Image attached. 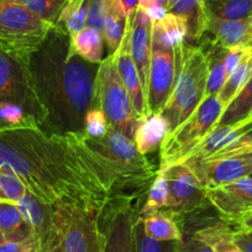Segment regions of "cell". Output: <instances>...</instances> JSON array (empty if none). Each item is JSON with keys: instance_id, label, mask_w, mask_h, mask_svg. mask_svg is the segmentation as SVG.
<instances>
[{"instance_id": "obj_1", "label": "cell", "mask_w": 252, "mask_h": 252, "mask_svg": "<svg viewBox=\"0 0 252 252\" xmlns=\"http://www.w3.org/2000/svg\"><path fill=\"white\" fill-rule=\"evenodd\" d=\"M0 164L10 167L29 192L51 207L101 213L119 193L118 181L86 141L84 132L37 127L0 130Z\"/></svg>"}, {"instance_id": "obj_2", "label": "cell", "mask_w": 252, "mask_h": 252, "mask_svg": "<svg viewBox=\"0 0 252 252\" xmlns=\"http://www.w3.org/2000/svg\"><path fill=\"white\" fill-rule=\"evenodd\" d=\"M69 37L52 30L40 50L31 57L30 71L38 96L47 110V121L57 124V132H83L87 111L96 108L95 77L79 56L61 58ZM69 50V48H68Z\"/></svg>"}, {"instance_id": "obj_3", "label": "cell", "mask_w": 252, "mask_h": 252, "mask_svg": "<svg viewBox=\"0 0 252 252\" xmlns=\"http://www.w3.org/2000/svg\"><path fill=\"white\" fill-rule=\"evenodd\" d=\"M86 141L113 172L121 197L136 199L149 190L158 168L137 151L131 139L109 126L103 137L86 136Z\"/></svg>"}, {"instance_id": "obj_4", "label": "cell", "mask_w": 252, "mask_h": 252, "mask_svg": "<svg viewBox=\"0 0 252 252\" xmlns=\"http://www.w3.org/2000/svg\"><path fill=\"white\" fill-rule=\"evenodd\" d=\"M174 61L173 89L161 111L162 116L168 121L171 131L192 115L205 98L209 76L207 55L199 45L182 42L174 48Z\"/></svg>"}, {"instance_id": "obj_5", "label": "cell", "mask_w": 252, "mask_h": 252, "mask_svg": "<svg viewBox=\"0 0 252 252\" xmlns=\"http://www.w3.org/2000/svg\"><path fill=\"white\" fill-rule=\"evenodd\" d=\"M55 30L16 1L0 6V51L25 66Z\"/></svg>"}, {"instance_id": "obj_6", "label": "cell", "mask_w": 252, "mask_h": 252, "mask_svg": "<svg viewBox=\"0 0 252 252\" xmlns=\"http://www.w3.org/2000/svg\"><path fill=\"white\" fill-rule=\"evenodd\" d=\"M222 110L224 105L218 95L205 96L192 115L164 137L159 147L158 171L183 162L187 155L214 129Z\"/></svg>"}, {"instance_id": "obj_7", "label": "cell", "mask_w": 252, "mask_h": 252, "mask_svg": "<svg viewBox=\"0 0 252 252\" xmlns=\"http://www.w3.org/2000/svg\"><path fill=\"white\" fill-rule=\"evenodd\" d=\"M96 108L101 109L109 126L129 139H134L139 119L129 93L116 69V53L108 55L98 66L95 77Z\"/></svg>"}, {"instance_id": "obj_8", "label": "cell", "mask_w": 252, "mask_h": 252, "mask_svg": "<svg viewBox=\"0 0 252 252\" xmlns=\"http://www.w3.org/2000/svg\"><path fill=\"white\" fill-rule=\"evenodd\" d=\"M55 222L62 252H104L98 213L56 205Z\"/></svg>"}, {"instance_id": "obj_9", "label": "cell", "mask_w": 252, "mask_h": 252, "mask_svg": "<svg viewBox=\"0 0 252 252\" xmlns=\"http://www.w3.org/2000/svg\"><path fill=\"white\" fill-rule=\"evenodd\" d=\"M0 101L21 105L37 118L41 126L47 123V110L38 96L30 66L18 62L3 51H0Z\"/></svg>"}, {"instance_id": "obj_10", "label": "cell", "mask_w": 252, "mask_h": 252, "mask_svg": "<svg viewBox=\"0 0 252 252\" xmlns=\"http://www.w3.org/2000/svg\"><path fill=\"white\" fill-rule=\"evenodd\" d=\"M135 199L115 197L99 213V229L103 235L104 252H134Z\"/></svg>"}, {"instance_id": "obj_11", "label": "cell", "mask_w": 252, "mask_h": 252, "mask_svg": "<svg viewBox=\"0 0 252 252\" xmlns=\"http://www.w3.org/2000/svg\"><path fill=\"white\" fill-rule=\"evenodd\" d=\"M176 77L174 48L152 41L151 62L146 93V116L161 113L173 89Z\"/></svg>"}, {"instance_id": "obj_12", "label": "cell", "mask_w": 252, "mask_h": 252, "mask_svg": "<svg viewBox=\"0 0 252 252\" xmlns=\"http://www.w3.org/2000/svg\"><path fill=\"white\" fill-rule=\"evenodd\" d=\"M163 172L169 187V208L176 214H188L205 204V188L193 169L184 162L173 164Z\"/></svg>"}, {"instance_id": "obj_13", "label": "cell", "mask_w": 252, "mask_h": 252, "mask_svg": "<svg viewBox=\"0 0 252 252\" xmlns=\"http://www.w3.org/2000/svg\"><path fill=\"white\" fill-rule=\"evenodd\" d=\"M205 197L222 221L239 226L244 218L252 213V177L205 188Z\"/></svg>"}, {"instance_id": "obj_14", "label": "cell", "mask_w": 252, "mask_h": 252, "mask_svg": "<svg viewBox=\"0 0 252 252\" xmlns=\"http://www.w3.org/2000/svg\"><path fill=\"white\" fill-rule=\"evenodd\" d=\"M199 178L204 188L221 186L252 174V151L214 159L184 162Z\"/></svg>"}, {"instance_id": "obj_15", "label": "cell", "mask_w": 252, "mask_h": 252, "mask_svg": "<svg viewBox=\"0 0 252 252\" xmlns=\"http://www.w3.org/2000/svg\"><path fill=\"white\" fill-rule=\"evenodd\" d=\"M16 205L25 221L30 225L40 252H47L60 241L53 207L46 204L29 190Z\"/></svg>"}, {"instance_id": "obj_16", "label": "cell", "mask_w": 252, "mask_h": 252, "mask_svg": "<svg viewBox=\"0 0 252 252\" xmlns=\"http://www.w3.org/2000/svg\"><path fill=\"white\" fill-rule=\"evenodd\" d=\"M152 25L154 20L150 18L149 14L136 6L130 23V47L145 93L149 81L152 53Z\"/></svg>"}, {"instance_id": "obj_17", "label": "cell", "mask_w": 252, "mask_h": 252, "mask_svg": "<svg viewBox=\"0 0 252 252\" xmlns=\"http://www.w3.org/2000/svg\"><path fill=\"white\" fill-rule=\"evenodd\" d=\"M115 53L118 73L120 76L124 87H125V89L129 93L137 119L141 120V119L146 116V98H145L144 87H142L141 81H140L139 72H137V68L135 66V62L131 56L130 24L123 38V42H121L120 47H119V50Z\"/></svg>"}, {"instance_id": "obj_18", "label": "cell", "mask_w": 252, "mask_h": 252, "mask_svg": "<svg viewBox=\"0 0 252 252\" xmlns=\"http://www.w3.org/2000/svg\"><path fill=\"white\" fill-rule=\"evenodd\" d=\"M225 48L242 47L252 41V16L242 20H222L208 16L205 32Z\"/></svg>"}, {"instance_id": "obj_19", "label": "cell", "mask_w": 252, "mask_h": 252, "mask_svg": "<svg viewBox=\"0 0 252 252\" xmlns=\"http://www.w3.org/2000/svg\"><path fill=\"white\" fill-rule=\"evenodd\" d=\"M131 15L124 0H105L103 32L104 41L108 46L109 55H113L120 47Z\"/></svg>"}, {"instance_id": "obj_20", "label": "cell", "mask_w": 252, "mask_h": 252, "mask_svg": "<svg viewBox=\"0 0 252 252\" xmlns=\"http://www.w3.org/2000/svg\"><path fill=\"white\" fill-rule=\"evenodd\" d=\"M169 124L161 113L145 116L139 120V125L134 135L135 146L141 155L151 154L159 149L164 137L169 134Z\"/></svg>"}, {"instance_id": "obj_21", "label": "cell", "mask_w": 252, "mask_h": 252, "mask_svg": "<svg viewBox=\"0 0 252 252\" xmlns=\"http://www.w3.org/2000/svg\"><path fill=\"white\" fill-rule=\"evenodd\" d=\"M167 13L181 16L188 26L187 42L195 45L204 35L208 15L204 0H171Z\"/></svg>"}, {"instance_id": "obj_22", "label": "cell", "mask_w": 252, "mask_h": 252, "mask_svg": "<svg viewBox=\"0 0 252 252\" xmlns=\"http://www.w3.org/2000/svg\"><path fill=\"white\" fill-rule=\"evenodd\" d=\"M144 230L150 237L158 241H184L178 214L169 210H159L152 214L140 217Z\"/></svg>"}, {"instance_id": "obj_23", "label": "cell", "mask_w": 252, "mask_h": 252, "mask_svg": "<svg viewBox=\"0 0 252 252\" xmlns=\"http://www.w3.org/2000/svg\"><path fill=\"white\" fill-rule=\"evenodd\" d=\"M76 55L87 62L99 64L104 60L103 32L93 26L87 25L76 36L69 38L68 56L72 57Z\"/></svg>"}, {"instance_id": "obj_24", "label": "cell", "mask_w": 252, "mask_h": 252, "mask_svg": "<svg viewBox=\"0 0 252 252\" xmlns=\"http://www.w3.org/2000/svg\"><path fill=\"white\" fill-rule=\"evenodd\" d=\"M188 37V26L181 16L167 13L152 25V41L166 47L176 48Z\"/></svg>"}, {"instance_id": "obj_25", "label": "cell", "mask_w": 252, "mask_h": 252, "mask_svg": "<svg viewBox=\"0 0 252 252\" xmlns=\"http://www.w3.org/2000/svg\"><path fill=\"white\" fill-rule=\"evenodd\" d=\"M0 229L5 240L24 242L32 235L30 225L25 221L16 203H0Z\"/></svg>"}, {"instance_id": "obj_26", "label": "cell", "mask_w": 252, "mask_h": 252, "mask_svg": "<svg viewBox=\"0 0 252 252\" xmlns=\"http://www.w3.org/2000/svg\"><path fill=\"white\" fill-rule=\"evenodd\" d=\"M234 229L225 221L200 227L193 232V236L202 240L213 252H242L234 240Z\"/></svg>"}, {"instance_id": "obj_27", "label": "cell", "mask_w": 252, "mask_h": 252, "mask_svg": "<svg viewBox=\"0 0 252 252\" xmlns=\"http://www.w3.org/2000/svg\"><path fill=\"white\" fill-rule=\"evenodd\" d=\"M91 0H67L57 21L56 30L66 33L69 38L87 26Z\"/></svg>"}, {"instance_id": "obj_28", "label": "cell", "mask_w": 252, "mask_h": 252, "mask_svg": "<svg viewBox=\"0 0 252 252\" xmlns=\"http://www.w3.org/2000/svg\"><path fill=\"white\" fill-rule=\"evenodd\" d=\"M252 113V76L244 88L232 98L222 110L221 116L218 120L217 126H229L241 123L249 118Z\"/></svg>"}, {"instance_id": "obj_29", "label": "cell", "mask_w": 252, "mask_h": 252, "mask_svg": "<svg viewBox=\"0 0 252 252\" xmlns=\"http://www.w3.org/2000/svg\"><path fill=\"white\" fill-rule=\"evenodd\" d=\"M208 16L222 20H242L252 16V0H204Z\"/></svg>"}, {"instance_id": "obj_30", "label": "cell", "mask_w": 252, "mask_h": 252, "mask_svg": "<svg viewBox=\"0 0 252 252\" xmlns=\"http://www.w3.org/2000/svg\"><path fill=\"white\" fill-rule=\"evenodd\" d=\"M169 208V187L163 172L158 171L156 178L147 190V198L139 217L152 214L159 210H167Z\"/></svg>"}, {"instance_id": "obj_31", "label": "cell", "mask_w": 252, "mask_h": 252, "mask_svg": "<svg viewBox=\"0 0 252 252\" xmlns=\"http://www.w3.org/2000/svg\"><path fill=\"white\" fill-rule=\"evenodd\" d=\"M252 51V50H251ZM252 76V52L245 58L239 67L232 72L231 76L226 79L221 91L218 94L220 103L225 106L232 100L235 95L244 88Z\"/></svg>"}, {"instance_id": "obj_32", "label": "cell", "mask_w": 252, "mask_h": 252, "mask_svg": "<svg viewBox=\"0 0 252 252\" xmlns=\"http://www.w3.org/2000/svg\"><path fill=\"white\" fill-rule=\"evenodd\" d=\"M181 241H158L145 232L141 218L137 217L134 224V252H179Z\"/></svg>"}, {"instance_id": "obj_33", "label": "cell", "mask_w": 252, "mask_h": 252, "mask_svg": "<svg viewBox=\"0 0 252 252\" xmlns=\"http://www.w3.org/2000/svg\"><path fill=\"white\" fill-rule=\"evenodd\" d=\"M28 192L20 177L5 164H0V203H18Z\"/></svg>"}, {"instance_id": "obj_34", "label": "cell", "mask_w": 252, "mask_h": 252, "mask_svg": "<svg viewBox=\"0 0 252 252\" xmlns=\"http://www.w3.org/2000/svg\"><path fill=\"white\" fill-rule=\"evenodd\" d=\"M14 1L21 4L24 8L35 14L41 20L51 24L55 30L57 28L58 18L67 3V0H14Z\"/></svg>"}, {"instance_id": "obj_35", "label": "cell", "mask_w": 252, "mask_h": 252, "mask_svg": "<svg viewBox=\"0 0 252 252\" xmlns=\"http://www.w3.org/2000/svg\"><path fill=\"white\" fill-rule=\"evenodd\" d=\"M108 129V119H106L105 114L101 109L93 108L87 111L83 124V132L86 136L99 139L106 134Z\"/></svg>"}, {"instance_id": "obj_36", "label": "cell", "mask_w": 252, "mask_h": 252, "mask_svg": "<svg viewBox=\"0 0 252 252\" xmlns=\"http://www.w3.org/2000/svg\"><path fill=\"white\" fill-rule=\"evenodd\" d=\"M171 0H137V8L142 9L154 21L159 20L167 14Z\"/></svg>"}, {"instance_id": "obj_37", "label": "cell", "mask_w": 252, "mask_h": 252, "mask_svg": "<svg viewBox=\"0 0 252 252\" xmlns=\"http://www.w3.org/2000/svg\"><path fill=\"white\" fill-rule=\"evenodd\" d=\"M234 240L242 252H252V230L237 226L234 231Z\"/></svg>"}, {"instance_id": "obj_38", "label": "cell", "mask_w": 252, "mask_h": 252, "mask_svg": "<svg viewBox=\"0 0 252 252\" xmlns=\"http://www.w3.org/2000/svg\"><path fill=\"white\" fill-rule=\"evenodd\" d=\"M179 252H213V250L202 240L197 239L192 235L182 242L181 251Z\"/></svg>"}, {"instance_id": "obj_39", "label": "cell", "mask_w": 252, "mask_h": 252, "mask_svg": "<svg viewBox=\"0 0 252 252\" xmlns=\"http://www.w3.org/2000/svg\"><path fill=\"white\" fill-rule=\"evenodd\" d=\"M21 246H23V242L5 240V241L0 244V252H19Z\"/></svg>"}, {"instance_id": "obj_40", "label": "cell", "mask_w": 252, "mask_h": 252, "mask_svg": "<svg viewBox=\"0 0 252 252\" xmlns=\"http://www.w3.org/2000/svg\"><path fill=\"white\" fill-rule=\"evenodd\" d=\"M19 252H40V250H38V245L37 242H36L35 237L31 236L30 239L24 241L23 246H21L20 251Z\"/></svg>"}, {"instance_id": "obj_41", "label": "cell", "mask_w": 252, "mask_h": 252, "mask_svg": "<svg viewBox=\"0 0 252 252\" xmlns=\"http://www.w3.org/2000/svg\"><path fill=\"white\" fill-rule=\"evenodd\" d=\"M239 226H244L252 230V213H250L249 215H246V217L244 218V220H242L241 224H240Z\"/></svg>"}, {"instance_id": "obj_42", "label": "cell", "mask_w": 252, "mask_h": 252, "mask_svg": "<svg viewBox=\"0 0 252 252\" xmlns=\"http://www.w3.org/2000/svg\"><path fill=\"white\" fill-rule=\"evenodd\" d=\"M247 142H252V130L247 132L246 135H244L241 139L237 140L236 142H234V144H247Z\"/></svg>"}, {"instance_id": "obj_43", "label": "cell", "mask_w": 252, "mask_h": 252, "mask_svg": "<svg viewBox=\"0 0 252 252\" xmlns=\"http://www.w3.org/2000/svg\"><path fill=\"white\" fill-rule=\"evenodd\" d=\"M4 241H5V236H4V232L1 231V229H0V244Z\"/></svg>"}, {"instance_id": "obj_44", "label": "cell", "mask_w": 252, "mask_h": 252, "mask_svg": "<svg viewBox=\"0 0 252 252\" xmlns=\"http://www.w3.org/2000/svg\"><path fill=\"white\" fill-rule=\"evenodd\" d=\"M9 1H14V0H0V6L4 5V4L9 3Z\"/></svg>"}, {"instance_id": "obj_45", "label": "cell", "mask_w": 252, "mask_h": 252, "mask_svg": "<svg viewBox=\"0 0 252 252\" xmlns=\"http://www.w3.org/2000/svg\"><path fill=\"white\" fill-rule=\"evenodd\" d=\"M250 47H251V50H252V41H251V42H250Z\"/></svg>"}, {"instance_id": "obj_46", "label": "cell", "mask_w": 252, "mask_h": 252, "mask_svg": "<svg viewBox=\"0 0 252 252\" xmlns=\"http://www.w3.org/2000/svg\"><path fill=\"white\" fill-rule=\"evenodd\" d=\"M250 116H252V113H251V115H250Z\"/></svg>"}, {"instance_id": "obj_47", "label": "cell", "mask_w": 252, "mask_h": 252, "mask_svg": "<svg viewBox=\"0 0 252 252\" xmlns=\"http://www.w3.org/2000/svg\"><path fill=\"white\" fill-rule=\"evenodd\" d=\"M250 177H252V174H251V176H250Z\"/></svg>"}]
</instances>
